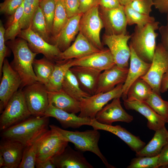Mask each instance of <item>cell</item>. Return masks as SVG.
Here are the masks:
<instances>
[{
  "mask_svg": "<svg viewBox=\"0 0 168 168\" xmlns=\"http://www.w3.org/2000/svg\"><path fill=\"white\" fill-rule=\"evenodd\" d=\"M10 41L7 44L14 56L10 65L21 78V89L37 82L33 64L37 54L31 50L26 41L23 39L20 38Z\"/></svg>",
  "mask_w": 168,
  "mask_h": 168,
  "instance_id": "1",
  "label": "cell"
},
{
  "mask_svg": "<svg viewBox=\"0 0 168 168\" xmlns=\"http://www.w3.org/2000/svg\"><path fill=\"white\" fill-rule=\"evenodd\" d=\"M49 117L31 116L2 131V138L14 140L25 147L49 130Z\"/></svg>",
  "mask_w": 168,
  "mask_h": 168,
  "instance_id": "2",
  "label": "cell"
},
{
  "mask_svg": "<svg viewBox=\"0 0 168 168\" xmlns=\"http://www.w3.org/2000/svg\"><path fill=\"white\" fill-rule=\"evenodd\" d=\"M49 128L63 140L73 143L76 150L82 152H92L100 158L107 167L115 168L108 163L99 148L98 142L100 135L98 130L93 129L84 131H70L53 124L49 125Z\"/></svg>",
  "mask_w": 168,
  "mask_h": 168,
  "instance_id": "3",
  "label": "cell"
},
{
  "mask_svg": "<svg viewBox=\"0 0 168 168\" xmlns=\"http://www.w3.org/2000/svg\"><path fill=\"white\" fill-rule=\"evenodd\" d=\"M159 24L155 21L142 26L136 25L131 35L129 45L140 58L147 63H151L153 58L158 35L155 31L158 29Z\"/></svg>",
  "mask_w": 168,
  "mask_h": 168,
  "instance_id": "4",
  "label": "cell"
},
{
  "mask_svg": "<svg viewBox=\"0 0 168 168\" xmlns=\"http://www.w3.org/2000/svg\"><path fill=\"white\" fill-rule=\"evenodd\" d=\"M32 116L21 89L12 96L1 113L0 129L1 131L17 124Z\"/></svg>",
  "mask_w": 168,
  "mask_h": 168,
  "instance_id": "5",
  "label": "cell"
},
{
  "mask_svg": "<svg viewBox=\"0 0 168 168\" xmlns=\"http://www.w3.org/2000/svg\"><path fill=\"white\" fill-rule=\"evenodd\" d=\"M123 84L117 85L109 91L99 93L82 98L79 101L80 111L78 116L95 119L96 114L109 101L115 98L122 96Z\"/></svg>",
  "mask_w": 168,
  "mask_h": 168,
  "instance_id": "6",
  "label": "cell"
},
{
  "mask_svg": "<svg viewBox=\"0 0 168 168\" xmlns=\"http://www.w3.org/2000/svg\"><path fill=\"white\" fill-rule=\"evenodd\" d=\"M96 6L82 14L79 23V31L97 48L104 49L100 38V32L104 27L99 10Z\"/></svg>",
  "mask_w": 168,
  "mask_h": 168,
  "instance_id": "7",
  "label": "cell"
},
{
  "mask_svg": "<svg viewBox=\"0 0 168 168\" xmlns=\"http://www.w3.org/2000/svg\"><path fill=\"white\" fill-rule=\"evenodd\" d=\"M22 91L31 115L44 116L49 105L48 91L46 86L37 81L25 86Z\"/></svg>",
  "mask_w": 168,
  "mask_h": 168,
  "instance_id": "8",
  "label": "cell"
},
{
  "mask_svg": "<svg viewBox=\"0 0 168 168\" xmlns=\"http://www.w3.org/2000/svg\"><path fill=\"white\" fill-rule=\"evenodd\" d=\"M168 69V51L161 43L156 45L150 67L147 73L140 78L147 82L153 91L160 94L161 78Z\"/></svg>",
  "mask_w": 168,
  "mask_h": 168,
  "instance_id": "9",
  "label": "cell"
},
{
  "mask_svg": "<svg viewBox=\"0 0 168 168\" xmlns=\"http://www.w3.org/2000/svg\"><path fill=\"white\" fill-rule=\"evenodd\" d=\"M0 84V110L2 113L12 96L21 87L22 82L18 73L5 58L2 68Z\"/></svg>",
  "mask_w": 168,
  "mask_h": 168,
  "instance_id": "10",
  "label": "cell"
},
{
  "mask_svg": "<svg viewBox=\"0 0 168 168\" xmlns=\"http://www.w3.org/2000/svg\"><path fill=\"white\" fill-rule=\"evenodd\" d=\"M131 35L128 34L109 35L103 36V42L110 51L115 63L117 66L128 68V61L130 50L128 44Z\"/></svg>",
  "mask_w": 168,
  "mask_h": 168,
  "instance_id": "11",
  "label": "cell"
},
{
  "mask_svg": "<svg viewBox=\"0 0 168 168\" xmlns=\"http://www.w3.org/2000/svg\"><path fill=\"white\" fill-rule=\"evenodd\" d=\"M18 36L26 41L29 47L33 52L41 54L48 59L59 62L62 52L58 47L46 42L30 27L22 30Z\"/></svg>",
  "mask_w": 168,
  "mask_h": 168,
  "instance_id": "12",
  "label": "cell"
},
{
  "mask_svg": "<svg viewBox=\"0 0 168 168\" xmlns=\"http://www.w3.org/2000/svg\"><path fill=\"white\" fill-rule=\"evenodd\" d=\"M100 13L107 35L127 34L128 25L124 6L111 9H101Z\"/></svg>",
  "mask_w": 168,
  "mask_h": 168,
  "instance_id": "13",
  "label": "cell"
},
{
  "mask_svg": "<svg viewBox=\"0 0 168 168\" xmlns=\"http://www.w3.org/2000/svg\"><path fill=\"white\" fill-rule=\"evenodd\" d=\"M68 143L54 131L49 129L39 147L36 162L51 159L58 155L66 148Z\"/></svg>",
  "mask_w": 168,
  "mask_h": 168,
  "instance_id": "14",
  "label": "cell"
},
{
  "mask_svg": "<svg viewBox=\"0 0 168 168\" xmlns=\"http://www.w3.org/2000/svg\"><path fill=\"white\" fill-rule=\"evenodd\" d=\"M95 119L100 123L112 125L116 122L130 123L133 118L123 108L120 97H118L113 99L110 103L106 104L96 114Z\"/></svg>",
  "mask_w": 168,
  "mask_h": 168,
  "instance_id": "15",
  "label": "cell"
},
{
  "mask_svg": "<svg viewBox=\"0 0 168 168\" xmlns=\"http://www.w3.org/2000/svg\"><path fill=\"white\" fill-rule=\"evenodd\" d=\"M71 63L72 67L75 66L86 67L101 72L116 64L108 48H104L80 58L71 59Z\"/></svg>",
  "mask_w": 168,
  "mask_h": 168,
  "instance_id": "16",
  "label": "cell"
},
{
  "mask_svg": "<svg viewBox=\"0 0 168 168\" xmlns=\"http://www.w3.org/2000/svg\"><path fill=\"white\" fill-rule=\"evenodd\" d=\"M128 68H122L115 64L101 72L95 94L109 91L117 85L124 84L127 78Z\"/></svg>",
  "mask_w": 168,
  "mask_h": 168,
  "instance_id": "17",
  "label": "cell"
},
{
  "mask_svg": "<svg viewBox=\"0 0 168 168\" xmlns=\"http://www.w3.org/2000/svg\"><path fill=\"white\" fill-rule=\"evenodd\" d=\"M83 152L73 149L68 145L61 153L51 159L56 168H93Z\"/></svg>",
  "mask_w": 168,
  "mask_h": 168,
  "instance_id": "18",
  "label": "cell"
},
{
  "mask_svg": "<svg viewBox=\"0 0 168 168\" xmlns=\"http://www.w3.org/2000/svg\"><path fill=\"white\" fill-rule=\"evenodd\" d=\"M91 126L95 130H102L110 132L124 141L133 151L137 153L146 145L138 137L136 136L120 125L103 124L92 119Z\"/></svg>",
  "mask_w": 168,
  "mask_h": 168,
  "instance_id": "19",
  "label": "cell"
},
{
  "mask_svg": "<svg viewBox=\"0 0 168 168\" xmlns=\"http://www.w3.org/2000/svg\"><path fill=\"white\" fill-rule=\"evenodd\" d=\"M124 105L127 110H134L147 120V126L150 130H156L165 126L164 119L156 113L145 101L124 99Z\"/></svg>",
  "mask_w": 168,
  "mask_h": 168,
  "instance_id": "20",
  "label": "cell"
},
{
  "mask_svg": "<svg viewBox=\"0 0 168 168\" xmlns=\"http://www.w3.org/2000/svg\"><path fill=\"white\" fill-rule=\"evenodd\" d=\"M70 70L76 77L81 88L91 95L95 94L101 72L91 68L73 66Z\"/></svg>",
  "mask_w": 168,
  "mask_h": 168,
  "instance_id": "21",
  "label": "cell"
},
{
  "mask_svg": "<svg viewBox=\"0 0 168 168\" xmlns=\"http://www.w3.org/2000/svg\"><path fill=\"white\" fill-rule=\"evenodd\" d=\"M2 139L0 153L3 156L5 162L2 168H18L22 159L25 146L17 141Z\"/></svg>",
  "mask_w": 168,
  "mask_h": 168,
  "instance_id": "22",
  "label": "cell"
},
{
  "mask_svg": "<svg viewBox=\"0 0 168 168\" xmlns=\"http://www.w3.org/2000/svg\"><path fill=\"white\" fill-rule=\"evenodd\" d=\"M129 46L130 50V63L127 78L123 87L121 97L123 100L126 99L128 91L131 85L147 73L151 65V63H147L140 58L131 46Z\"/></svg>",
  "mask_w": 168,
  "mask_h": 168,
  "instance_id": "23",
  "label": "cell"
},
{
  "mask_svg": "<svg viewBox=\"0 0 168 168\" xmlns=\"http://www.w3.org/2000/svg\"><path fill=\"white\" fill-rule=\"evenodd\" d=\"M44 116L55 118L65 128H78L84 125L91 126L92 120L77 116L75 114L68 112L50 104H49Z\"/></svg>",
  "mask_w": 168,
  "mask_h": 168,
  "instance_id": "24",
  "label": "cell"
},
{
  "mask_svg": "<svg viewBox=\"0 0 168 168\" xmlns=\"http://www.w3.org/2000/svg\"><path fill=\"white\" fill-rule=\"evenodd\" d=\"M100 50L95 47L79 32L73 44L61 52L59 60L67 61L80 58Z\"/></svg>",
  "mask_w": 168,
  "mask_h": 168,
  "instance_id": "25",
  "label": "cell"
},
{
  "mask_svg": "<svg viewBox=\"0 0 168 168\" xmlns=\"http://www.w3.org/2000/svg\"><path fill=\"white\" fill-rule=\"evenodd\" d=\"M82 14L80 13L69 18L58 35L51 41V44L56 45L62 52L70 45L79 31L80 21Z\"/></svg>",
  "mask_w": 168,
  "mask_h": 168,
  "instance_id": "26",
  "label": "cell"
},
{
  "mask_svg": "<svg viewBox=\"0 0 168 168\" xmlns=\"http://www.w3.org/2000/svg\"><path fill=\"white\" fill-rule=\"evenodd\" d=\"M151 140L138 152L136 156L152 157L159 155L168 143V131L165 126L156 130Z\"/></svg>",
  "mask_w": 168,
  "mask_h": 168,
  "instance_id": "27",
  "label": "cell"
},
{
  "mask_svg": "<svg viewBox=\"0 0 168 168\" xmlns=\"http://www.w3.org/2000/svg\"><path fill=\"white\" fill-rule=\"evenodd\" d=\"M49 104L70 113L80 112V101L61 91H48Z\"/></svg>",
  "mask_w": 168,
  "mask_h": 168,
  "instance_id": "28",
  "label": "cell"
},
{
  "mask_svg": "<svg viewBox=\"0 0 168 168\" xmlns=\"http://www.w3.org/2000/svg\"><path fill=\"white\" fill-rule=\"evenodd\" d=\"M61 91L78 101L83 98L91 96L81 88L76 77L70 69L65 76Z\"/></svg>",
  "mask_w": 168,
  "mask_h": 168,
  "instance_id": "29",
  "label": "cell"
},
{
  "mask_svg": "<svg viewBox=\"0 0 168 168\" xmlns=\"http://www.w3.org/2000/svg\"><path fill=\"white\" fill-rule=\"evenodd\" d=\"M49 130L41 134L25 147L22 159L19 168H35L39 147Z\"/></svg>",
  "mask_w": 168,
  "mask_h": 168,
  "instance_id": "30",
  "label": "cell"
},
{
  "mask_svg": "<svg viewBox=\"0 0 168 168\" xmlns=\"http://www.w3.org/2000/svg\"><path fill=\"white\" fill-rule=\"evenodd\" d=\"M72 67L71 59L68 60L64 63L60 62L55 64L49 82L46 86L48 91L61 90L65 76L68 70Z\"/></svg>",
  "mask_w": 168,
  "mask_h": 168,
  "instance_id": "31",
  "label": "cell"
},
{
  "mask_svg": "<svg viewBox=\"0 0 168 168\" xmlns=\"http://www.w3.org/2000/svg\"><path fill=\"white\" fill-rule=\"evenodd\" d=\"M55 64L53 61L45 57L39 59H35L33 65L37 81L46 86L51 77Z\"/></svg>",
  "mask_w": 168,
  "mask_h": 168,
  "instance_id": "32",
  "label": "cell"
},
{
  "mask_svg": "<svg viewBox=\"0 0 168 168\" xmlns=\"http://www.w3.org/2000/svg\"><path fill=\"white\" fill-rule=\"evenodd\" d=\"M153 91L150 85L140 78L130 86L127 95L126 99L129 100L145 101Z\"/></svg>",
  "mask_w": 168,
  "mask_h": 168,
  "instance_id": "33",
  "label": "cell"
},
{
  "mask_svg": "<svg viewBox=\"0 0 168 168\" xmlns=\"http://www.w3.org/2000/svg\"><path fill=\"white\" fill-rule=\"evenodd\" d=\"M23 11V3L15 12L11 15L8 21L7 27L5 30L4 38L5 41L15 40L16 36H18L22 30L20 21Z\"/></svg>",
  "mask_w": 168,
  "mask_h": 168,
  "instance_id": "34",
  "label": "cell"
},
{
  "mask_svg": "<svg viewBox=\"0 0 168 168\" xmlns=\"http://www.w3.org/2000/svg\"><path fill=\"white\" fill-rule=\"evenodd\" d=\"M68 19L69 18L62 0H56L55 12L51 33L53 36L52 39L55 38L58 35L67 23Z\"/></svg>",
  "mask_w": 168,
  "mask_h": 168,
  "instance_id": "35",
  "label": "cell"
},
{
  "mask_svg": "<svg viewBox=\"0 0 168 168\" xmlns=\"http://www.w3.org/2000/svg\"><path fill=\"white\" fill-rule=\"evenodd\" d=\"M30 28L34 32L51 44V39L47 29L44 17L39 6L36 11Z\"/></svg>",
  "mask_w": 168,
  "mask_h": 168,
  "instance_id": "36",
  "label": "cell"
},
{
  "mask_svg": "<svg viewBox=\"0 0 168 168\" xmlns=\"http://www.w3.org/2000/svg\"><path fill=\"white\" fill-rule=\"evenodd\" d=\"M124 11L128 25L136 24L138 26H142L155 21L154 17L139 12L129 4L124 6Z\"/></svg>",
  "mask_w": 168,
  "mask_h": 168,
  "instance_id": "37",
  "label": "cell"
},
{
  "mask_svg": "<svg viewBox=\"0 0 168 168\" xmlns=\"http://www.w3.org/2000/svg\"><path fill=\"white\" fill-rule=\"evenodd\" d=\"M158 114L168 123V101L163 99L159 94L153 91L145 101Z\"/></svg>",
  "mask_w": 168,
  "mask_h": 168,
  "instance_id": "38",
  "label": "cell"
},
{
  "mask_svg": "<svg viewBox=\"0 0 168 168\" xmlns=\"http://www.w3.org/2000/svg\"><path fill=\"white\" fill-rule=\"evenodd\" d=\"M40 1L39 0H24L23 13L20 21L21 30L30 27Z\"/></svg>",
  "mask_w": 168,
  "mask_h": 168,
  "instance_id": "39",
  "label": "cell"
},
{
  "mask_svg": "<svg viewBox=\"0 0 168 168\" xmlns=\"http://www.w3.org/2000/svg\"><path fill=\"white\" fill-rule=\"evenodd\" d=\"M56 0H41L40 7L45 20L46 27L49 35L51 34L55 14Z\"/></svg>",
  "mask_w": 168,
  "mask_h": 168,
  "instance_id": "40",
  "label": "cell"
},
{
  "mask_svg": "<svg viewBox=\"0 0 168 168\" xmlns=\"http://www.w3.org/2000/svg\"><path fill=\"white\" fill-rule=\"evenodd\" d=\"M159 155L152 157L137 156L131 160L128 168H157Z\"/></svg>",
  "mask_w": 168,
  "mask_h": 168,
  "instance_id": "41",
  "label": "cell"
},
{
  "mask_svg": "<svg viewBox=\"0 0 168 168\" xmlns=\"http://www.w3.org/2000/svg\"><path fill=\"white\" fill-rule=\"evenodd\" d=\"M129 5L136 11L143 14L150 15L154 3L153 0H134Z\"/></svg>",
  "mask_w": 168,
  "mask_h": 168,
  "instance_id": "42",
  "label": "cell"
},
{
  "mask_svg": "<svg viewBox=\"0 0 168 168\" xmlns=\"http://www.w3.org/2000/svg\"><path fill=\"white\" fill-rule=\"evenodd\" d=\"M24 0H5L0 4L1 12L7 15H12L22 5Z\"/></svg>",
  "mask_w": 168,
  "mask_h": 168,
  "instance_id": "43",
  "label": "cell"
},
{
  "mask_svg": "<svg viewBox=\"0 0 168 168\" xmlns=\"http://www.w3.org/2000/svg\"><path fill=\"white\" fill-rule=\"evenodd\" d=\"M62 1L69 18L80 13L79 0Z\"/></svg>",
  "mask_w": 168,
  "mask_h": 168,
  "instance_id": "44",
  "label": "cell"
},
{
  "mask_svg": "<svg viewBox=\"0 0 168 168\" xmlns=\"http://www.w3.org/2000/svg\"><path fill=\"white\" fill-rule=\"evenodd\" d=\"M5 29L2 23H0V77L2 76V68L3 61L7 55V48L5 44L4 34Z\"/></svg>",
  "mask_w": 168,
  "mask_h": 168,
  "instance_id": "45",
  "label": "cell"
},
{
  "mask_svg": "<svg viewBox=\"0 0 168 168\" xmlns=\"http://www.w3.org/2000/svg\"><path fill=\"white\" fill-rule=\"evenodd\" d=\"M166 20V24L159 27L158 30L161 36V43L168 51V13L167 14Z\"/></svg>",
  "mask_w": 168,
  "mask_h": 168,
  "instance_id": "46",
  "label": "cell"
},
{
  "mask_svg": "<svg viewBox=\"0 0 168 168\" xmlns=\"http://www.w3.org/2000/svg\"><path fill=\"white\" fill-rule=\"evenodd\" d=\"M79 10L80 13L83 14L92 7L99 5V0H79Z\"/></svg>",
  "mask_w": 168,
  "mask_h": 168,
  "instance_id": "47",
  "label": "cell"
},
{
  "mask_svg": "<svg viewBox=\"0 0 168 168\" xmlns=\"http://www.w3.org/2000/svg\"><path fill=\"white\" fill-rule=\"evenodd\" d=\"M158 166L162 168L168 166V143L164 146L159 155Z\"/></svg>",
  "mask_w": 168,
  "mask_h": 168,
  "instance_id": "48",
  "label": "cell"
},
{
  "mask_svg": "<svg viewBox=\"0 0 168 168\" xmlns=\"http://www.w3.org/2000/svg\"><path fill=\"white\" fill-rule=\"evenodd\" d=\"M121 5L119 0H99V3L101 8L105 9L116 8Z\"/></svg>",
  "mask_w": 168,
  "mask_h": 168,
  "instance_id": "49",
  "label": "cell"
},
{
  "mask_svg": "<svg viewBox=\"0 0 168 168\" xmlns=\"http://www.w3.org/2000/svg\"><path fill=\"white\" fill-rule=\"evenodd\" d=\"M154 6L161 13H168V0H153Z\"/></svg>",
  "mask_w": 168,
  "mask_h": 168,
  "instance_id": "50",
  "label": "cell"
},
{
  "mask_svg": "<svg viewBox=\"0 0 168 168\" xmlns=\"http://www.w3.org/2000/svg\"><path fill=\"white\" fill-rule=\"evenodd\" d=\"M168 90V69L163 75L160 83V93H164Z\"/></svg>",
  "mask_w": 168,
  "mask_h": 168,
  "instance_id": "51",
  "label": "cell"
},
{
  "mask_svg": "<svg viewBox=\"0 0 168 168\" xmlns=\"http://www.w3.org/2000/svg\"><path fill=\"white\" fill-rule=\"evenodd\" d=\"M35 166L37 168H55V166L51 159L35 162Z\"/></svg>",
  "mask_w": 168,
  "mask_h": 168,
  "instance_id": "52",
  "label": "cell"
},
{
  "mask_svg": "<svg viewBox=\"0 0 168 168\" xmlns=\"http://www.w3.org/2000/svg\"><path fill=\"white\" fill-rule=\"evenodd\" d=\"M134 0H119L121 5L125 6L129 4Z\"/></svg>",
  "mask_w": 168,
  "mask_h": 168,
  "instance_id": "53",
  "label": "cell"
},
{
  "mask_svg": "<svg viewBox=\"0 0 168 168\" xmlns=\"http://www.w3.org/2000/svg\"><path fill=\"white\" fill-rule=\"evenodd\" d=\"M4 160L2 155L0 153V168H2L4 165Z\"/></svg>",
  "mask_w": 168,
  "mask_h": 168,
  "instance_id": "54",
  "label": "cell"
},
{
  "mask_svg": "<svg viewBox=\"0 0 168 168\" xmlns=\"http://www.w3.org/2000/svg\"><path fill=\"white\" fill-rule=\"evenodd\" d=\"M40 0V1H41V0Z\"/></svg>",
  "mask_w": 168,
  "mask_h": 168,
  "instance_id": "55",
  "label": "cell"
},
{
  "mask_svg": "<svg viewBox=\"0 0 168 168\" xmlns=\"http://www.w3.org/2000/svg\"><path fill=\"white\" fill-rule=\"evenodd\" d=\"M166 168H168V167H167Z\"/></svg>",
  "mask_w": 168,
  "mask_h": 168,
  "instance_id": "56",
  "label": "cell"
}]
</instances>
